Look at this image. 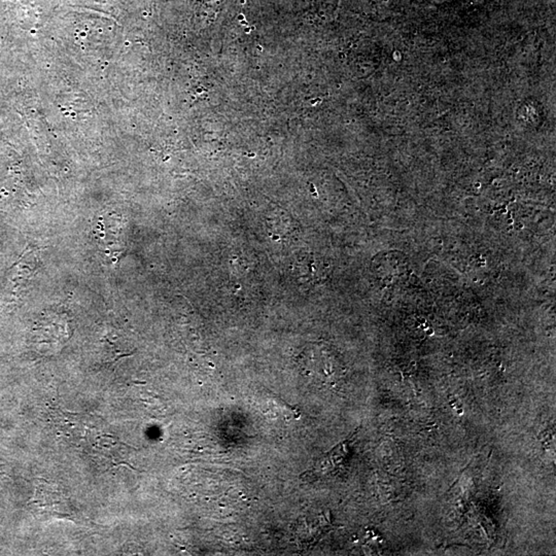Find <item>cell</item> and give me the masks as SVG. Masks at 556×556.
<instances>
[{
    "mask_svg": "<svg viewBox=\"0 0 556 556\" xmlns=\"http://www.w3.org/2000/svg\"><path fill=\"white\" fill-rule=\"evenodd\" d=\"M32 504L45 518H73L69 500L57 486L49 482L38 484Z\"/></svg>",
    "mask_w": 556,
    "mask_h": 556,
    "instance_id": "cell-1",
    "label": "cell"
}]
</instances>
